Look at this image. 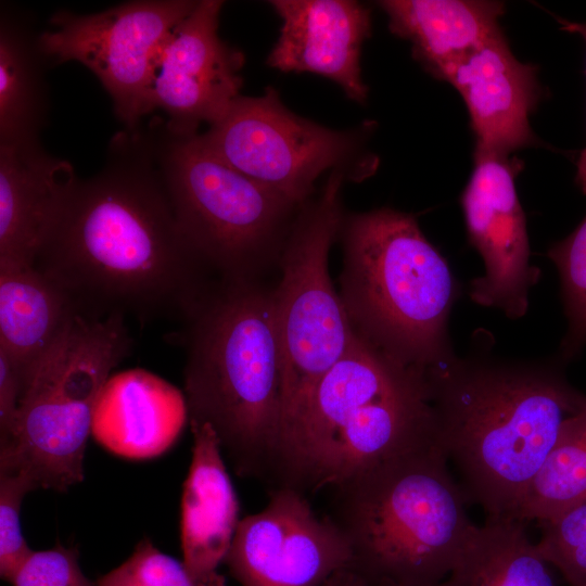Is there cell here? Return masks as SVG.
<instances>
[{
  "label": "cell",
  "instance_id": "obj_27",
  "mask_svg": "<svg viewBox=\"0 0 586 586\" xmlns=\"http://www.w3.org/2000/svg\"><path fill=\"white\" fill-rule=\"evenodd\" d=\"M35 489L26 474L0 469V577L8 583L34 552L24 537L21 513L24 497Z\"/></svg>",
  "mask_w": 586,
  "mask_h": 586
},
{
  "label": "cell",
  "instance_id": "obj_18",
  "mask_svg": "<svg viewBox=\"0 0 586 586\" xmlns=\"http://www.w3.org/2000/svg\"><path fill=\"white\" fill-rule=\"evenodd\" d=\"M192 459L180 500L182 562L195 586H226L218 569L240 523V502L219 440L207 423L189 422Z\"/></svg>",
  "mask_w": 586,
  "mask_h": 586
},
{
  "label": "cell",
  "instance_id": "obj_14",
  "mask_svg": "<svg viewBox=\"0 0 586 586\" xmlns=\"http://www.w3.org/2000/svg\"><path fill=\"white\" fill-rule=\"evenodd\" d=\"M224 2L196 1L173 29L157 56L151 82L152 112L163 111L165 129L198 133L219 120L241 95L244 54L218 35Z\"/></svg>",
  "mask_w": 586,
  "mask_h": 586
},
{
  "label": "cell",
  "instance_id": "obj_29",
  "mask_svg": "<svg viewBox=\"0 0 586 586\" xmlns=\"http://www.w3.org/2000/svg\"><path fill=\"white\" fill-rule=\"evenodd\" d=\"M77 546L56 544L34 550L11 581L12 586H97L79 565Z\"/></svg>",
  "mask_w": 586,
  "mask_h": 586
},
{
  "label": "cell",
  "instance_id": "obj_4",
  "mask_svg": "<svg viewBox=\"0 0 586 586\" xmlns=\"http://www.w3.org/2000/svg\"><path fill=\"white\" fill-rule=\"evenodd\" d=\"M434 445L426 372L355 331L286 434L273 487L307 496L407 453Z\"/></svg>",
  "mask_w": 586,
  "mask_h": 586
},
{
  "label": "cell",
  "instance_id": "obj_25",
  "mask_svg": "<svg viewBox=\"0 0 586 586\" xmlns=\"http://www.w3.org/2000/svg\"><path fill=\"white\" fill-rule=\"evenodd\" d=\"M547 256L560 277L568 329L557 356L566 364L586 346V215L565 239L549 247Z\"/></svg>",
  "mask_w": 586,
  "mask_h": 586
},
{
  "label": "cell",
  "instance_id": "obj_33",
  "mask_svg": "<svg viewBox=\"0 0 586 586\" xmlns=\"http://www.w3.org/2000/svg\"><path fill=\"white\" fill-rule=\"evenodd\" d=\"M371 583V582H370ZM373 586H395L386 583H372Z\"/></svg>",
  "mask_w": 586,
  "mask_h": 586
},
{
  "label": "cell",
  "instance_id": "obj_31",
  "mask_svg": "<svg viewBox=\"0 0 586 586\" xmlns=\"http://www.w3.org/2000/svg\"><path fill=\"white\" fill-rule=\"evenodd\" d=\"M562 29L579 35L586 43V23L560 21ZM575 182L581 191L586 194V146L582 150L576 163Z\"/></svg>",
  "mask_w": 586,
  "mask_h": 586
},
{
  "label": "cell",
  "instance_id": "obj_24",
  "mask_svg": "<svg viewBox=\"0 0 586 586\" xmlns=\"http://www.w3.org/2000/svg\"><path fill=\"white\" fill-rule=\"evenodd\" d=\"M585 501L586 406L563 424L515 519L540 523Z\"/></svg>",
  "mask_w": 586,
  "mask_h": 586
},
{
  "label": "cell",
  "instance_id": "obj_32",
  "mask_svg": "<svg viewBox=\"0 0 586 586\" xmlns=\"http://www.w3.org/2000/svg\"><path fill=\"white\" fill-rule=\"evenodd\" d=\"M323 586H373L368 579L353 571L352 569H342L335 572Z\"/></svg>",
  "mask_w": 586,
  "mask_h": 586
},
{
  "label": "cell",
  "instance_id": "obj_13",
  "mask_svg": "<svg viewBox=\"0 0 586 586\" xmlns=\"http://www.w3.org/2000/svg\"><path fill=\"white\" fill-rule=\"evenodd\" d=\"M519 169L509 156L474 150L473 171L461 194L468 240L484 264V273L470 281L469 296L513 320L527 313L531 289L542 275L531 264L525 215L514 184Z\"/></svg>",
  "mask_w": 586,
  "mask_h": 586
},
{
  "label": "cell",
  "instance_id": "obj_20",
  "mask_svg": "<svg viewBox=\"0 0 586 586\" xmlns=\"http://www.w3.org/2000/svg\"><path fill=\"white\" fill-rule=\"evenodd\" d=\"M78 315L68 294L34 266L0 267V352L22 392Z\"/></svg>",
  "mask_w": 586,
  "mask_h": 586
},
{
  "label": "cell",
  "instance_id": "obj_19",
  "mask_svg": "<svg viewBox=\"0 0 586 586\" xmlns=\"http://www.w3.org/2000/svg\"><path fill=\"white\" fill-rule=\"evenodd\" d=\"M189 421L184 396L144 371L109 379L93 417L91 435L105 450L128 460L162 456Z\"/></svg>",
  "mask_w": 586,
  "mask_h": 586
},
{
  "label": "cell",
  "instance_id": "obj_28",
  "mask_svg": "<svg viewBox=\"0 0 586 586\" xmlns=\"http://www.w3.org/2000/svg\"><path fill=\"white\" fill-rule=\"evenodd\" d=\"M97 586H195L182 561L141 538L118 566L100 576Z\"/></svg>",
  "mask_w": 586,
  "mask_h": 586
},
{
  "label": "cell",
  "instance_id": "obj_3",
  "mask_svg": "<svg viewBox=\"0 0 586 586\" xmlns=\"http://www.w3.org/2000/svg\"><path fill=\"white\" fill-rule=\"evenodd\" d=\"M189 422L207 423L238 476L276 484L281 359L272 289L218 278L183 320Z\"/></svg>",
  "mask_w": 586,
  "mask_h": 586
},
{
  "label": "cell",
  "instance_id": "obj_23",
  "mask_svg": "<svg viewBox=\"0 0 586 586\" xmlns=\"http://www.w3.org/2000/svg\"><path fill=\"white\" fill-rule=\"evenodd\" d=\"M47 61L38 36L13 14L0 23V143L36 140L48 117Z\"/></svg>",
  "mask_w": 586,
  "mask_h": 586
},
{
  "label": "cell",
  "instance_id": "obj_5",
  "mask_svg": "<svg viewBox=\"0 0 586 586\" xmlns=\"http://www.w3.org/2000/svg\"><path fill=\"white\" fill-rule=\"evenodd\" d=\"M447 462L432 445L329 488L327 517L348 543V569L395 586H438L446 579L476 526Z\"/></svg>",
  "mask_w": 586,
  "mask_h": 586
},
{
  "label": "cell",
  "instance_id": "obj_17",
  "mask_svg": "<svg viewBox=\"0 0 586 586\" xmlns=\"http://www.w3.org/2000/svg\"><path fill=\"white\" fill-rule=\"evenodd\" d=\"M78 181L39 139L0 143V267L34 266Z\"/></svg>",
  "mask_w": 586,
  "mask_h": 586
},
{
  "label": "cell",
  "instance_id": "obj_10",
  "mask_svg": "<svg viewBox=\"0 0 586 586\" xmlns=\"http://www.w3.org/2000/svg\"><path fill=\"white\" fill-rule=\"evenodd\" d=\"M369 123L335 130L301 117L268 87L263 95H240L227 113L201 133L229 165L256 182L302 205L315 194L327 170L361 181L377 170L366 149Z\"/></svg>",
  "mask_w": 586,
  "mask_h": 586
},
{
  "label": "cell",
  "instance_id": "obj_21",
  "mask_svg": "<svg viewBox=\"0 0 586 586\" xmlns=\"http://www.w3.org/2000/svg\"><path fill=\"white\" fill-rule=\"evenodd\" d=\"M378 4L395 36L411 43L413 58L440 79L453 63L500 30L505 4L471 0H385Z\"/></svg>",
  "mask_w": 586,
  "mask_h": 586
},
{
  "label": "cell",
  "instance_id": "obj_1",
  "mask_svg": "<svg viewBox=\"0 0 586 586\" xmlns=\"http://www.w3.org/2000/svg\"><path fill=\"white\" fill-rule=\"evenodd\" d=\"M34 267L82 316L129 315L141 323L183 321L217 279L181 232L152 127L114 136L104 167L79 179Z\"/></svg>",
  "mask_w": 586,
  "mask_h": 586
},
{
  "label": "cell",
  "instance_id": "obj_12",
  "mask_svg": "<svg viewBox=\"0 0 586 586\" xmlns=\"http://www.w3.org/2000/svg\"><path fill=\"white\" fill-rule=\"evenodd\" d=\"M351 558L343 534L306 494L278 486L263 510L241 519L225 564L241 586H323Z\"/></svg>",
  "mask_w": 586,
  "mask_h": 586
},
{
  "label": "cell",
  "instance_id": "obj_11",
  "mask_svg": "<svg viewBox=\"0 0 586 586\" xmlns=\"http://www.w3.org/2000/svg\"><path fill=\"white\" fill-rule=\"evenodd\" d=\"M194 0L130 1L105 11H58L38 35L50 65L77 62L92 72L110 94L126 129L152 112L154 66L173 29L193 10Z\"/></svg>",
  "mask_w": 586,
  "mask_h": 586
},
{
  "label": "cell",
  "instance_id": "obj_30",
  "mask_svg": "<svg viewBox=\"0 0 586 586\" xmlns=\"http://www.w3.org/2000/svg\"><path fill=\"white\" fill-rule=\"evenodd\" d=\"M21 394V378L8 357L0 352V447L8 444L13 433Z\"/></svg>",
  "mask_w": 586,
  "mask_h": 586
},
{
  "label": "cell",
  "instance_id": "obj_9",
  "mask_svg": "<svg viewBox=\"0 0 586 586\" xmlns=\"http://www.w3.org/2000/svg\"><path fill=\"white\" fill-rule=\"evenodd\" d=\"M298 209L279 260L272 304L281 359L282 447L315 386L342 358L354 330L329 272L343 217L346 176L330 171Z\"/></svg>",
  "mask_w": 586,
  "mask_h": 586
},
{
  "label": "cell",
  "instance_id": "obj_16",
  "mask_svg": "<svg viewBox=\"0 0 586 586\" xmlns=\"http://www.w3.org/2000/svg\"><path fill=\"white\" fill-rule=\"evenodd\" d=\"M281 20L267 65L284 73H313L337 84L348 99L365 103L368 87L360 56L371 35V13L352 0H273Z\"/></svg>",
  "mask_w": 586,
  "mask_h": 586
},
{
  "label": "cell",
  "instance_id": "obj_22",
  "mask_svg": "<svg viewBox=\"0 0 586 586\" xmlns=\"http://www.w3.org/2000/svg\"><path fill=\"white\" fill-rule=\"evenodd\" d=\"M526 525L518 519L486 518L438 586H557L552 566L527 536Z\"/></svg>",
  "mask_w": 586,
  "mask_h": 586
},
{
  "label": "cell",
  "instance_id": "obj_6",
  "mask_svg": "<svg viewBox=\"0 0 586 586\" xmlns=\"http://www.w3.org/2000/svg\"><path fill=\"white\" fill-rule=\"evenodd\" d=\"M339 239L340 296L353 330L425 372L453 359L449 318L460 285L416 217L390 207L345 214Z\"/></svg>",
  "mask_w": 586,
  "mask_h": 586
},
{
  "label": "cell",
  "instance_id": "obj_2",
  "mask_svg": "<svg viewBox=\"0 0 586 586\" xmlns=\"http://www.w3.org/2000/svg\"><path fill=\"white\" fill-rule=\"evenodd\" d=\"M482 329L469 352L426 371L434 446L451 460L469 501L488 519H515L565 421L586 406L557 355L493 353Z\"/></svg>",
  "mask_w": 586,
  "mask_h": 586
},
{
  "label": "cell",
  "instance_id": "obj_15",
  "mask_svg": "<svg viewBox=\"0 0 586 586\" xmlns=\"http://www.w3.org/2000/svg\"><path fill=\"white\" fill-rule=\"evenodd\" d=\"M440 79L462 97L475 150L509 156L536 142L530 116L540 92L537 67L513 55L501 29L445 68Z\"/></svg>",
  "mask_w": 586,
  "mask_h": 586
},
{
  "label": "cell",
  "instance_id": "obj_26",
  "mask_svg": "<svg viewBox=\"0 0 586 586\" xmlns=\"http://www.w3.org/2000/svg\"><path fill=\"white\" fill-rule=\"evenodd\" d=\"M538 525L542 556L570 586H586V501Z\"/></svg>",
  "mask_w": 586,
  "mask_h": 586
},
{
  "label": "cell",
  "instance_id": "obj_7",
  "mask_svg": "<svg viewBox=\"0 0 586 586\" xmlns=\"http://www.w3.org/2000/svg\"><path fill=\"white\" fill-rule=\"evenodd\" d=\"M156 153L178 225L217 277L262 280L278 266L300 207L224 161L201 133L154 125Z\"/></svg>",
  "mask_w": 586,
  "mask_h": 586
},
{
  "label": "cell",
  "instance_id": "obj_8",
  "mask_svg": "<svg viewBox=\"0 0 586 586\" xmlns=\"http://www.w3.org/2000/svg\"><path fill=\"white\" fill-rule=\"evenodd\" d=\"M131 347L125 316L78 315L24 387L13 433L0 447V469L58 493L82 482L100 395Z\"/></svg>",
  "mask_w": 586,
  "mask_h": 586
}]
</instances>
